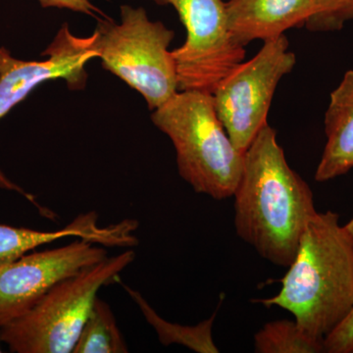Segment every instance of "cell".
Masks as SVG:
<instances>
[{"instance_id": "obj_1", "label": "cell", "mask_w": 353, "mask_h": 353, "mask_svg": "<svg viewBox=\"0 0 353 353\" xmlns=\"http://www.w3.org/2000/svg\"><path fill=\"white\" fill-rule=\"evenodd\" d=\"M234 196L238 236L271 263L290 267L306 225L317 211L312 190L290 168L277 132L269 124L243 153Z\"/></svg>"}, {"instance_id": "obj_2", "label": "cell", "mask_w": 353, "mask_h": 353, "mask_svg": "<svg viewBox=\"0 0 353 353\" xmlns=\"http://www.w3.org/2000/svg\"><path fill=\"white\" fill-rule=\"evenodd\" d=\"M276 296L259 299L289 311L304 333L324 339L353 308V239L340 216L317 212L308 221L296 257Z\"/></svg>"}, {"instance_id": "obj_3", "label": "cell", "mask_w": 353, "mask_h": 353, "mask_svg": "<svg viewBox=\"0 0 353 353\" xmlns=\"http://www.w3.org/2000/svg\"><path fill=\"white\" fill-rule=\"evenodd\" d=\"M152 120L173 143L179 174L194 192L217 201L234 196L243 153L223 126L212 94L180 90L153 110Z\"/></svg>"}, {"instance_id": "obj_4", "label": "cell", "mask_w": 353, "mask_h": 353, "mask_svg": "<svg viewBox=\"0 0 353 353\" xmlns=\"http://www.w3.org/2000/svg\"><path fill=\"white\" fill-rule=\"evenodd\" d=\"M134 259L136 252L127 250L58 283L29 312L0 328V341L11 352H73L97 292Z\"/></svg>"}, {"instance_id": "obj_5", "label": "cell", "mask_w": 353, "mask_h": 353, "mask_svg": "<svg viewBox=\"0 0 353 353\" xmlns=\"http://www.w3.org/2000/svg\"><path fill=\"white\" fill-rule=\"evenodd\" d=\"M94 48L104 69L145 97L150 110L179 92L175 60L169 46L173 31L150 20L145 8L121 6V23L101 19Z\"/></svg>"}, {"instance_id": "obj_6", "label": "cell", "mask_w": 353, "mask_h": 353, "mask_svg": "<svg viewBox=\"0 0 353 353\" xmlns=\"http://www.w3.org/2000/svg\"><path fill=\"white\" fill-rule=\"evenodd\" d=\"M296 63L285 34L263 41L261 50L243 61L215 88V108L236 150L245 153L268 124L269 110L281 80Z\"/></svg>"}, {"instance_id": "obj_7", "label": "cell", "mask_w": 353, "mask_h": 353, "mask_svg": "<svg viewBox=\"0 0 353 353\" xmlns=\"http://www.w3.org/2000/svg\"><path fill=\"white\" fill-rule=\"evenodd\" d=\"M152 1L173 6L187 31L183 46L172 50L179 90L212 94L218 83L245 59V46L230 29L226 0Z\"/></svg>"}, {"instance_id": "obj_8", "label": "cell", "mask_w": 353, "mask_h": 353, "mask_svg": "<svg viewBox=\"0 0 353 353\" xmlns=\"http://www.w3.org/2000/svg\"><path fill=\"white\" fill-rule=\"evenodd\" d=\"M94 41V34L79 38L72 34L68 25L64 24L41 54L48 57L43 61L17 59L7 48H0V119L48 81L63 79L71 90H83L88 79L85 64L99 57ZM0 189L19 192L39 205L32 194L8 180L1 171Z\"/></svg>"}, {"instance_id": "obj_9", "label": "cell", "mask_w": 353, "mask_h": 353, "mask_svg": "<svg viewBox=\"0 0 353 353\" xmlns=\"http://www.w3.org/2000/svg\"><path fill=\"white\" fill-rule=\"evenodd\" d=\"M106 257L104 246L76 238L0 269V328L29 312L58 283Z\"/></svg>"}, {"instance_id": "obj_10", "label": "cell", "mask_w": 353, "mask_h": 353, "mask_svg": "<svg viewBox=\"0 0 353 353\" xmlns=\"http://www.w3.org/2000/svg\"><path fill=\"white\" fill-rule=\"evenodd\" d=\"M137 220L125 219L109 226L99 224L94 211L77 216L57 231L43 232L0 224V269L20 259L39 246L64 238H80L104 248H134L139 245Z\"/></svg>"}, {"instance_id": "obj_11", "label": "cell", "mask_w": 353, "mask_h": 353, "mask_svg": "<svg viewBox=\"0 0 353 353\" xmlns=\"http://www.w3.org/2000/svg\"><path fill=\"white\" fill-rule=\"evenodd\" d=\"M227 13L234 39L245 46L305 25L314 14V0H228Z\"/></svg>"}, {"instance_id": "obj_12", "label": "cell", "mask_w": 353, "mask_h": 353, "mask_svg": "<svg viewBox=\"0 0 353 353\" xmlns=\"http://www.w3.org/2000/svg\"><path fill=\"white\" fill-rule=\"evenodd\" d=\"M327 141L315 180L327 182L353 168V69L345 72L330 94L324 118Z\"/></svg>"}, {"instance_id": "obj_13", "label": "cell", "mask_w": 353, "mask_h": 353, "mask_svg": "<svg viewBox=\"0 0 353 353\" xmlns=\"http://www.w3.org/2000/svg\"><path fill=\"white\" fill-rule=\"evenodd\" d=\"M123 287L138 304L141 312L145 315L146 321L150 323L157 331L162 345L179 343L196 352H219L212 338L213 323H214L217 311H215L214 314L208 320L199 323L196 326H182V325L174 324L162 319L138 292L130 289L128 285H123Z\"/></svg>"}, {"instance_id": "obj_14", "label": "cell", "mask_w": 353, "mask_h": 353, "mask_svg": "<svg viewBox=\"0 0 353 353\" xmlns=\"http://www.w3.org/2000/svg\"><path fill=\"white\" fill-rule=\"evenodd\" d=\"M126 341L110 306L99 296L72 353H127Z\"/></svg>"}, {"instance_id": "obj_15", "label": "cell", "mask_w": 353, "mask_h": 353, "mask_svg": "<svg viewBox=\"0 0 353 353\" xmlns=\"http://www.w3.org/2000/svg\"><path fill=\"white\" fill-rule=\"evenodd\" d=\"M255 352H325L323 341L304 333L296 321L279 320L267 323L254 336Z\"/></svg>"}, {"instance_id": "obj_16", "label": "cell", "mask_w": 353, "mask_h": 353, "mask_svg": "<svg viewBox=\"0 0 353 353\" xmlns=\"http://www.w3.org/2000/svg\"><path fill=\"white\" fill-rule=\"evenodd\" d=\"M353 21V0H314V14L304 27L313 32L341 31Z\"/></svg>"}, {"instance_id": "obj_17", "label": "cell", "mask_w": 353, "mask_h": 353, "mask_svg": "<svg viewBox=\"0 0 353 353\" xmlns=\"http://www.w3.org/2000/svg\"><path fill=\"white\" fill-rule=\"evenodd\" d=\"M325 352L353 353V308L323 341Z\"/></svg>"}, {"instance_id": "obj_18", "label": "cell", "mask_w": 353, "mask_h": 353, "mask_svg": "<svg viewBox=\"0 0 353 353\" xmlns=\"http://www.w3.org/2000/svg\"><path fill=\"white\" fill-rule=\"evenodd\" d=\"M39 2L43 8L57 7L70 9L75 12L85 13L90 16L101 14V11L97 8L90 0H39Z\"/></svg>"}, {"instance_id": "obj_19", "label": "cell", "mask_w": 353, "mask_h": 353, "mask_svg": "<svg viewBox=\"0 0 353 353\" xmlns=\"http://www.w3.org/2000/svg\"><path fill=\"white\" fill-rule=\"evenodd\" d=\"M345 229L347 230L348 233H350V236L353 239V217L352 219L347 223V225H345Z\"/></svg>"}, {"instance_id": "obj_20", "label": "cell", "mask_w": 353, "mask_h": 353, "mask_svg": "<svg viewBox=\"0 0 353 353\" xmlns=\"http://www.w3.org/2000/svg\"><path fill=\"white\" fill-rule=\"evenodd\" d=\"M0 343H1V341H0ZM0 352H2L1 347H0Z\"/></svg>"}]
</instances>
